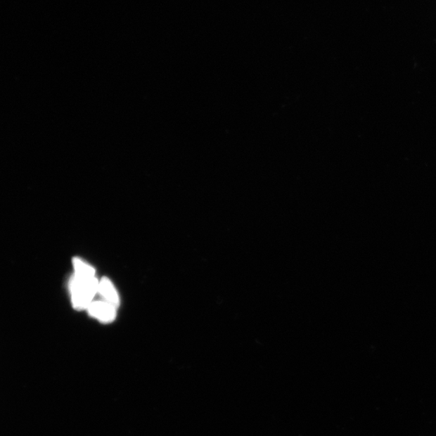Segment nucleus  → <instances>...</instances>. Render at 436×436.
I'll return each instance as SVG.
<instances>
[{
  "label": "nucleus",
  "instance_id": "f257e3e1",
  "mask_svg": "<svg viewBox=\"0 0 436 436\" xmlns=\"http://www.w3.org/2000/svg\"><path fill=\"white\" fill-rule=\"evenodd\" d=\"M75 274L70 282L73 307L77 310L89 308L98 293L99 281L96 279L94 267L79 258H74Z\"/></svg>",
  "mask_w": 436,
  "mask_h": 436
},
{
  "label": "nucleus",
  "instance_id": "f03ea898",
  "mask_svg": "<svg viewBox=\"0 0 436 436\" xmlns=\"http://www.w3.org/2000/svg\"><path fill=\"white\" fill-rule=\"evenodd\" d=\"M86 309L91 317L103 323H112L117 317V307L105 301H94Z\"/></svg>",
  "mask_w": 436,
  "mask_h": 436
},
{
  "label": "nucleus",
  "instance_id": "7ed1b4c3",
  "mask_svg": "<svg viewBox=\"0 0 436 436\" xmlns=\"http://www.w3.org/2000/svg\"><path fill=\"white\" fill-rule=\"evenodd\" d=\"M98 293L101 294L103 298V301L113 304L114 307H116L117 308L119 307L120 299L117 291L108 278L103 277L99 281Z\"/></svg>",
  "mask_w": 436,
  "mask_h": 436
}]
</instances>
